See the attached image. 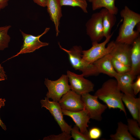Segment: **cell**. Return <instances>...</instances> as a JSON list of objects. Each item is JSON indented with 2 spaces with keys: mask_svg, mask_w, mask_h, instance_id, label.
<instances>
[{
  "mask_svg": "<svg viewBox=\"0 0 140 140\" xmlns=\"http://www.w3.org/2000/svg\"><path fill=\"white\" fill-rule=\"evenodd\" d=\"M127 126L130 134L136 138L140 139V125L136 120L128 118L127 120Z\"/></svg>",
  "mask_w": 140,
  "mask_h": 140,
  "instance_id": "cell-24",
  "label": "cell"
},
{
  "mask_svg": "<svg viewBox=\"0 0 140 140\" xmlns=\"http://www.w3.org/2000/svg\"><path fill=\"white\" fill-rule=\"evenodd\" d=\"M71 138L70 133L62 132V133L58 135H52L45 137L44 138L43 140H70Z\"/></svg>",
  "mask_w": 140,
  "mask_h": 140,
  "instance_id": "cell-27",
  "label": "cell"
},
{
  "mask_svg": "<svg viewBox=\"0 0 140 140\" xmlns=\"http://www.w3.org/2000/svg\"><path fill=\"white\" fill-rule=\"evenodd\" d=\"M67 75L63 74L58 80L52 81L45 78L44 83L48 91L46 97L53 101L58 102L62 96L71 90Z\"/></svg>",
  "mask_w": 140,
  "mask_h": 140,
  "instance_id": "cell-5",
  "label": "cell"
},
{
  "mask_svg": "<svg viewBox=\"0 0 140 140\" xmlns=\"http://www.w3.org/2000/svg\"><path fill=\"white\" fill-rule=\"evenodd\" d=\"M111 140H136L129 132L127 125L121 122L118 123L116 133L110 135Z\"/></svg>",
  "mask_w": 140,
  "mask_h": 140,
  "instance_id": "cell-21",
  "label": "cell"
},
{
  "mask_svg": "<svg viewBox=\"0 0 140 140\" xmlns=\"http://www.w3.org/2000/svg\"><path fill=\"white\" fill-rule=\"evenodd\" d=\"M46 6L50 16L55 27L56 35L58 36L60 32L59 27L60 20L62 16L61 6L59 0H46Z\"/></svg>",
  "mask_w": 140,
  "mask_h": 140,
  "instance_id": "cell-14",
  "label": "cell"
},
{
  "mask_svg": "<svg viewBox=\"0 0 140 140\" xmlns=\"http://www.w3.org/2000/svg\"><path fill=\"white\" fill-rule=\"evenodd\" d=\"M67 75L70 84L71 90L78 94L81 96L94 91V84L91 81L85 79L82 74H77L68 71Z\"/></svg>",
  "mask_w": 140,
  "mask_h": 140,
  "instance_id": "cell-9",
  "label": "cell"
},
{
  "mask_svg": "<svg viewBox=\"0 0 140 140\" xmlns=\"http://www.w3.org/2000/svg\"><path fill=\"white\" fill-rule=\"evenodd\" d=\"M130 72L136 76L140 72V37H138L131 45L130 55Z\"/></svg>",
  "mask_w": 140,
  "mask_h": 140,
  "instance_id": "cell-15",
  "label": "cell"
},
{
  "mask_svg": "<svg viewBox=\"0 0 140 140\" xmlns=\"http://www.w3.org/2000/svg\"><path fill=\"white\" fill-rule=\"evenodd\" d=\"M113 32L106 38L105 40L101 43H92V46L89 49L82 51L83 59L87 62L93 64L98 59L110 54L113 48L115 41L109 42Z\"/></svg>",
  "mask_w": 140,
  "mask_h": 140,
  "instance_id": "cell-4",
  "label": "cell"
},
{
  "mask_svg": "<svg viewBox=\"0 0 140 140\" xmlns=\"http://www.w3.org/2000/svg\"><path fill=\"white\" fill-rule=\"evenodd\" d=\"M71 133L72 138L75 140H91L88 134L81 133L76 125L72 128Z\"/></svg>",
  "mask_w": 140,
  "mask_h": 140,
  "instance_id": "cell-26",
  "label": "cell"
},
{
  "mask_svg": "<svg viewBox=\"0 0 140 140\" xmlns=\"http://www.w3.org/2000/svg\"><path fill=\"white\" fill-rule=\"evenodd\" d=\"M10 0H0V11L6 8Z\"/></svg>",
  "mask_w": 140,
  "mask_h": 140,
  "instance_id": "cell-31",
  "label": "cell"
},
{
  "mask_svg": "<svg viewBox=\"0 0 140 140\" xmlns=\"http://www.w3.org/2000/svg\"><path fill=\"white\" fill-rule=\"evenodd\" d=\"M64 115L70 117L79 128L80 131L82 133L88 134L87 128L88 123L90 119L88 111L84 109L77 111H72L62 109Z\"/></svg>",
  "mask_w": 140,
  "mask_h": 140,
  "instance_id": "cell-12",
  "label": "cell"
},
{
  "mask_svg": "<svg viewBox=\"0 0 140 140\" xmlns=\"http://www.w3.org/2000/svg\"><path fill=\"white\" fill-rule=\"evenodd\" d=\"M114 78L117 81L118 88L123 93L135 96L131 85L136 76L132 75L130 71L122 74L117 73Z\"/></svg>",
  "mask_w": 140,
  "mask_h": 140,
  "instance_id": "cell-16",
  "label": "cell"
},
{
  "mask_svg": "<svg viewBox=\"0 0 140 140\" xmlns=\"http://www.w3.org/2000/svg\"><path fill=\"white\" fill-rule=\"evenodd\" d=\"M102 14L104 37H107L111 34V29L116 20V15L104 8L100 11Z\"/></svg>",
  "mask_w": 140,
  "mask_h": 140,
  "instance_id": "cell-19",
  "label": "cell"
},
{
  "mask_svg": "<svg viewBox=\"0 0 140 140\" xmlns=\"http://www.w3.org/2000/svg\"><path fill=\"white\" fill-rule=\"evenodd\" d=\"M116 0H88L91 3L93 10L95 11L103 8L111 13L117 15L118 9L115 6Z\"/></svg>",
  "mask_w": 140,
  "mask_h": 140,
  "instance_id": "cell-20",
  "label": "cell"
},
{
  "mask_svg": "<svg viewBox=\"0 0 140 140\" xmlns=\"http://www.w3.org/2000/svg\"><path fill=\"white\" fill-rule=\"evenodd\" d=\"M131 87L134 95L135 96L140 91V76L138 75L136 80L132 83Z\"/></svg>",
  "mask_w": 140,
  "mask_h": 140,
  "instance_id": "cell-29",
  "label": "cell"
},
{
  "mask_svg": "<svg viewBox=\"0 0 140 140\" xmlns=\"http://www.w3.org/2000/svg\"><path fill=\"white\" fill-rule=\"evenodd\" d=\"M38 5L42 7H46V0H33Z\"/></svg>",
  "mask_w": 140,
  "mask_h": 140,
  "instance_id": "cell-30",
  "label": "cell"
},
{
  "mask_svg": "<svg viewBox=\"0 0 140 140\" xmlns=\"http://www.w3.org/2000/svg\"><path fill=\"white\" fill-rule=\"evenodd\" d=\"M122 101L133 119L140 124V98L129 94H123Z\"/></svg>",
  "mask_w": 140,
  "mask_h": 140,
  "instance_id": "cell-17",
  "label": "cell"
},
{
  "mask_svg": "<svg viewBox=\"0 0 140 140\" xmlns=\"http://www.w3.org/2000/svg\"><path fill=\"white\" fill-rule=\"evenodd\" d=\"M5 100L4 99L0 98V106L3 107L5 106Z\"/></svg>",
  "mask_w": 140,
  "mask_h": 140,
  "instance_id": "cell-34",
  "label": "cell"
},
{
  "mask_svg": "<svg viewBox=\"0 0 140 140\" xmlns=\"http://www.w3.org/2000/svg\"><path fill=\"white\" fill-rule=\"evenodd\" d=\"M120 15L123 21L115 41L131 45L140 36V32L135 30L134 28L140 23V15L125 6L120 11Z\"/></svg>",
  "mask_w": 140,
  "mask_h": 140,
  "instance_id": "cell-1",
  "label": "cell"
},
{
  "mask_svg": "<svg viewBox=\"0 0 140 140\" xmlns=\"http://www.w3.org/2000/svg\"><path fill=\"white\" fill-rule=\"evenodd\" d=\"M41 107H44L49 110L53 117L59 126L62 132L71 133V125H69L64 119L62 109L58 102L51 101L47 97L40 101Z\"/></svg>",
  "mask_w": 140,
  "mask_h": 140,
  "instance_id": "cell-10",
  "label": "cell"
},
{
  "mask_svg": "<svg viewBox=\"0 0 140 140\" xmlns=\"http://www.w3.org/2000/svg\"><path fill=\"white\" fill-rule=\"evenodd\" d=\"M111 62L114 69L118 74H124L130 71V66L125 65L115 58L112 57Z\"/></svg>",
  "mask_w": 140,
  "mask_h": 140,
  "instance_id": "cell-25",
  "label": "cell"
},
{
  "mask_svg": "<svg viewBox=\"0 0 140 140\" xmlns=\"http://www.w3.org/2000/svg\"><path fill=\"white\" fill-rule=\"evenodd\" d=\"M5 80L4 78L0 77V81L4 80Z\"/></svg>",
  "mask_w": 140,
  "mask_h": 140,
  "instance_id": "cell-35",
  "label": "cell"
},
{
  "mask_svg": "<svg viewBox=\"0 0 140 140\" xmlns=\"http://www.w3.org/2000/svg\"><path fill=\"white\" fill-rule=\"evenodd\" d=\"M58 102L62 109L77 111L85 109L81 96L71 90L64 95Z\"/></svg>",
  "mask_w": 140,
  "mask_h": 140,
  "instance_id": "cell-11",
  "label": "cell"
},
{
  "mask_svg": "<svg viewBox=\"0 0 140 140\" xmlns=\"http://www.w3.org/2000/svg\"><path fill=\"white\" fill-rule=\"evenodd\" d=\"M131 45L115 41L114 47L110 54L112 57L130 67Z\"/></svg>",
  "mask_w": 140,
  "mask_h": 140,
  "instance_id": "cell-13",
  "label": "cell"
},
{
  "mask_svg": "<svg viewBox=\"0 0 140 140\" xmlns=\"http://www.w3.org/2000/svg\"><path fill=\"white\" fill-rule=\"evenodd\" d=\"M50 29V28L49 27L46 28L43 33L37 36L26 33L20 30V31L23 38V45L19 51L16 54L8 58L6 61L20 54L32 52L42 47L48 46L49 45L48 43L41 42L40 40L39 39L46 33Z\"/></svg>",
  "mask_w": 140,
  "mask_h": 140,
  "instance_id": "cell-7",
  "label": "cell"
},
{
  "mask_svg": "<svg viewBox=\"0 0 140 140\" xmlns=\"http://www.w3.org/2000/svg\"><path fill=\"white\" fill-rule=\"evenodd\" d=\"M81 97L85 109L88 111L90 119L101 121L102 114L108 108L107 106L100 103L97 96L89 93L82 95Z\"/></svg>",
  "mask_w": 140,
  "mask_h": 140,
  "instance_id": "cell-6",
  "label": "cell"
},
{
  "mask_svg": "<svg viewBox=\"0 0 140 140\" xmlns=\"http://www.w3.org/2000/svg\"><path fill=\"white\" fill-rule=\"evenodd\" d=\"M2 106H0V110ZM0 126L2 129L4 130H6V127L5 124L3 122L0 118Z\"/></svg>",
  "mask_w": 140,
  "mask_h": 140,
  "instance_id": "cell-33",
  "label": "cell"
},
{
  "mask_svg": "<svg viewBox=\"0 0 140 140\" xmlns=\"http://www.w3.org/2000/svg\"><path fill=\"white\" fill-rule=\"evenodd\" d=\"M88 134L91 140H97L101 137L102 132L99 128L96 127H93L89 130Z\"/></svg>",
  "mask_w": 140,
  "mask_h": 140,
  "instance_id": "cell-28",
  "label": "cell"
},
{
  "mask_svg": "<svg viewBox=\"0 0 140 140\" xmlns=\"http://www.w3.org/2000/svg\"><path fill=\"white\" fill-rule=\"evenodd\" d=\"M112 57L110 54L106 55L94 62L99 73H102L111 77H115L117 73L114 69L111 62Z\"/></svg>",
  "mask_w": 140,
  "mask_h": 140,
  "instance_id": "cell-18",
  "label": "cell"
},
{
  "mask_svg": "<svg viewBox=\"0 0 140 140\" xmlns=\"http://www.w3.org/2000/svg\"><path fill=\"white\" fill-rule=\"evenodd\" d=\"M86 33L92 43L100 42L104 37L102 16L101 11L92 14L86 24Z\"/></svg>",
  "mask_w": 140,
  "mask_h": 140,
  "instance_id": "cell-8",
  "label": "cell"
},
{
  "mask_svg": "<svg viewBox=\"0 0 140 140\" xmlns=\"http://www.w3.org/2000/svg\"><path fill=\"white\" fill-rule=\"evenodd\" d=\"M11 27L10 25L0 26V51L3 50L8 47L10 37L8 32Z\"/></svg>",
  "mask_w": 140,
  "mask_h": 140,
  "instance_id": "cell-22",
  "label": "cell"
},
{
  "mask_svg": "<svg viewBox=\"0 0 140 140\" xmlns=\"http://www.w3.org/2000/svg\"><path fill=\"white\" fill-rule=\"evenodd\" d=\"M58 44L60 48L68 54L73 67L76 70L81 71L84 76H96L99 74L93 63H89L83 59L82 50L81 46H74L68 50L62 47L60 43H59Z\"/></svg>",
  "mask_w": 140,
  "mask_h": 140,
  "instance_id": "cell-3",
  "label": "cell"
},
{
  "mask_svg": "<svg viewBox=\"0 0 140 140\" xmlns=\"http://www.w3.org/2000/svg\"><path fill=\"white\" fill-rule=\"evenodd\" d=\"M61 6H68L73 7H78L83 12L88 13V4L86 0H59Z\"/></svg>",
  "mask_w": 140,
  "mask_h": 140,
  "instance_id": "cell-23",
  "label": "cell"
},
{
  "mask_svg": "<svg viewBox=\"0 0 140 140\" xmlns=\"http://www.w3.org/2000/svg\"><path fill=\"white\" fill-rule=\"evenodd\" d=\"M123 94L118 88L116 80L110 79L104 82L94 95L105 103L109 109H118L126 115L122 101Z\"/></svg>",
  "mask_w": 140,
  "mask_h": 140,
  "instance_id": "cell-2",
  "label": "cell"
},
{
  "mask_svg": "<svg viewBox=\"0 0 140 140\" xmlns=\"http://www.w3.org/2000/svg\"><path fill=\"white\" fill-rule=\"evenodd\" d=\"M0 77L7 79V76L4 71L3 67L0 64Z\"/></svg>",
  "mask_w": 140,
  "mask_h": 140,
  "instance_id": "cell-32",
  "label": "cell"
}]
</instances>
